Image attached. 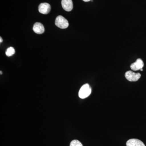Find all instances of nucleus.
Wrapping results in <instances>:
<instances>
[{
  "label": "nucleus",
  "instance_id": "obj_9",
  "mask_svg": "<svg viewBox=\"0 0 146 146\" xmlns=\"http://www.w3.org/2000/svg\"><path fill=\"white\" fill-rule=\"evenodd\" d=\"M15 53V50L12 47L8 48L6 51L5 54L7 56H11L13 55Z\"/></svg>",
  "mask_w": 146,
  "mask_h": 146
},
{
  "label": "nucleus",
  "instance_id": "obj_5",
  "mask_svg": "<svg viewBox=\"0 0 146 146\" xmlns=\"http://www.w3.org/2000/svg\"><path fill=\"white\" fill-rule=\"evenodd\" d=\"M144 64L143 60L141 58H138L136 60V62L131 64L130 68L133 71H137L143 69L144 67Z\"/></svg>",
  "mask_w": 146,
  "mask_h": 146
},
{
  "label": "nucleus",
  "instance_id": "obj_12",
  "mask_svg": "<svg viewBox=\"0 0 146 146\" xmlns=\"http://www.w3.org/2000/svg\"><path fill=\"white\" fill-rule=\"evenodd\" d=\"M0 40H1V41H0V42L1 43V42H3V39L2 38H1V37H0Z\"/></svg>",
  "mask_w": 146,
  "mask_h": 146
},
{
  "label": "nucleus",
  "instance_id": "obj_6",
  "mask_svg": "<svg viewBox=\"0 0 146 146\" xmlns=\"http://www.w3.org/2000/svg\"><path fill=\"white\" fill-rule=\"evenodd\" d=\"M61 5L63 9L67 11H70L73 8V4L72 0H62Z\"/></svg>",
  "mask_w": 146,
  "mask_h": 146
},
{
  "label": "nucleus",
  "instance_id": "obj_3",
  "mask_svg": "<svg viewBox=\"0 0 146 146\" xmlns=\"http://www.w3.org/2000/svg\"><path fill=\"white\" fill-rule=\"evenodd\" d=\"M125 78L130 82H136L138 81L141 77L140 73L133 72L131 71H128L125 73Z\"/></svg>",
  "mask_w": 146,
  "mask_h": 146
},
{
  "label": "nucleus",
  "instance_id": "obj_7",
  "mask_svg": "<svg viewBox=\"0 0 146 146\" xmlns=\"http://www.w3.org/2000/svg\"><path fill=\"white\" fill-rule=\"evenodd\" d=\"M33 31L36 34H41L44 32L45 29L42 23H36L33 26Z\"/></svg>",
  "mask_w": 146,
  "mask_h": 146
},
{
  "label": "nucleus",
  "instance_id": "obj_13",
  "mask_svg": "<svg viewBox=\"0 0 146 146\" xmlns=\"http://www.w3.org/2000/svg\"><path fill=\"white\" fill-rule=\"evenodd\" d=\"M2 74V71H1V74Z\"/></svg>",
  "mask_w": 146,
  "mask_h": 146
},
{
  "label": "nucleus",
  "instance_id": "obj_2",
  "mask_svg": "<svg viewBox=\"0 0 146 146\" xmlns=\"http://www.w3.org/2000/svg\"><path fill=\"white\" fill-rule=\"evenodd\" d=\"M55 24L56 26L61 29L67 28L69 26L68 20L61 16H58L56 17Z\"/></svg>",
  "mask_w": 146,
  "mask_h": 146
},
{
  "label": "nucleus",
  "instance_id": "obj_8",
  "mask_svg": "<svg viewBox=\"0 0 146 146\" xmlns=\"http://www.w3.org/2000/svg\"><path fill=\"white\" fill-rule=\"evenodd\" d=\"M127 146H145L142 141L137 139H131L126 143Z\"/></svg>",
  "mask_w": 146,
  "mask_h": 146
},
{
  "label": "nucleus",
  "instance_id": "obj_4",
  "mask_svg": "<svg viewBox=\"0 0 146 146\" xmlns=\"http://www.w3.org/2000/svg\"><path fill=\"white\" fill-rule=\"evenodd\" d=\"M38 10L42 14H48L51 10L50 5L48 3H42L38 7Z\"/></svg>",
  "mask_w": 146,
  "mask_h": 146
},
{
  "label": "nucleus",
  "instance_id": "obj_1",
  "mask_svg": "<svg viewBox=\"0 0 146 146\" xmlns=\"http://www.w3.org/2000/svg\"><path fill=\"white\" fill-rule=\"evenodd\" d=\"M91 93V86L88 84H85L82 86L79 91V97L81 99H84L90 96Z\"/></svg>",
  "mask_w": 146,
  "mask_h": 146
},
{
  "label": "nucleus",
  "instance_id": "obj_14",
  "mask_svg": "<svg viewBox=\"0 0 146 146\" xmlns=\"http://www.w3.org/2000/svg\"><path fill=\"white\" fill-rule=\"evenodd\" d=\"M141 71H143V69H141Z\"/></svg>",
  "mask_w": 146,
  "mask_h": 146
},
{
  "label": "nucleus",
  "instance_id": "obj_11",
  "mask_svg": "<svg viewBox=\"0 0 146 146\" xmlns=\"http://www.w3.org/2000/svg\"><path fill=\"white\" fill-rule=\"evenodd\" d=\"M82 1H84V2H87L90 1L91 0H82Z\"/></svg>",
  "mask_w": 146,
  "mask_h": 146
},
{
  "label": "nucleus",
  "instance_id": "obj_10",
  "mask_svg": "<svg viewBox=\"0 0 146 146\" xmlns=\"http://www.w3.org/2000/svg\"><path fill=\"white\" fill-rule=\"evenodd\" d=\"M70 146H83L81 142L78 140H73L70 144Z\"/></svg>",
  "mask_w": 146,
  "mask_h": 146
}]
</instances>
